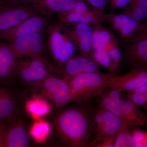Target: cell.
Instances as JSON below:
<instances>
[{"mask_svg":"<svg viewBox=\"0 0 147 147\" xmlns=\"http://www.w3.org/2000/svg\"><path fill=\"white\" fill-rule=\"evenodd\" d=\"M113 27L121 36L127 40L141 30L142 25L130 15L121 14L111 17Z\"/></svg>","mask_w":147,"mask_h":147,"instance_id":"17","label":"cell"},{"mask_svg":"<svg viewBox=\"0 0 147 147\" xmlns=\"http://www.w3.org/2000/svg\"><path fill=\"white\" fill-rule=\"evenodd\" d=\"M94 13L90 11L85 13L74 12L72 10L58 14V18L61 22L67 24L84 23L87 25L95 24L96 21Z\"/></svg>","mask_w":147,"mask_h":147,"instance_id":"22","label":"cell"},{"mask_svg":"<svg viewBox=\"0 0 147 147\" xmlns=\"http://www.w3.org/2000/svg\"><path fill=\"white\" fill-rule=\"evenodd\" d=\"M111 34L107 30L93 31L92 34V49L94 50H105L106 45L111 40Z\"/></svg>","mask_w":147,"mask_h":147,"instance_id":"26","label":"cell"},{"mask_svg":"<svg viewBox=\"0 0 147 147\" xmlns=\"http://www.w3.org/2000/svg\"><path fill=\"white\" fill-rule=\"evenodd\" d=\"M7 6L6 5L5 2L4 0H0V7H2Z\"/></svg>","mask_w":147,"mask_h":147,"instance_id":"38","label":"cell"},{"mask_svg":"<svg viewBox=\"0 0 147 147\" xmlns=\"http://www.w3.org/2000/svg\"><path fill=\"white\" fill-rule=\"evenodd\" d=\"M130 1V0H116L112 3L113 6L115 7H123L129 3Z\"/></svg>","mask_w":147,"mask_h":147,"instance_id":"37","label":"cell"},{"mask_svg":"<svg viewBox=\"0 0 147 147\" xmlns=\"http://www.w3.org/2000/svg\"><path fill=\"white\" fill-rule=\"evenodd\" d=\"M79 0H36L33 5L48 13H65L72 10Z\"/></svg>","mask_w":147,"mask_h":147,"instance_id":"20","label":"cell"},{"mask_svg":"<svg viewBox=\"0 0 147 147\" xmlns=\"http://www.w3.org/2000/svg\"><path fill=\"white\" fill-rule=\"evenodd\" d=\"M122 92L118 90L105 89L98 96V105L122 120Z\"/></svg>","mask_w":147,"mask_h":147,"instance_id":"19","label":"cell"},{"mask_svg":"<svg viewBox=\"0 0 147 147\" xmlns=\"http://www.w3.org/2000/svg\"><path fill=\"white\" fill-rule=\"evenodd\" d=\"M9 120H0V147H4L5 137Z\"/></svg>","mask_w":147,"mask_h":147,"instance_id":"31","label":"cell"},{"mask_svg":"<svg viewBox=\"0 0 147 147\" xmlns=\"http://www.w3.org/2000/svg\"><path fill=\"white\" fill-rule=\"evenodd\" d=\"M129 15L143 25L147 21V0H130Z\"/></svg>","mask_w":147,"mask_h":147,"instance_id":"24","label":"cell"},{"mask_svg":"<svg viewBox=\"0 0 147 147\" xmlns=\"http://www.w3.org/2000/svg\"><path fill=\"white\" fill-rule=\"evenodd\" d=\"M34 88H40L42 96L57 108L62 109L71 103L70 87L66 77H56L51 74Z\"/></svg>","mask_w":147,"mask_h":147,"instance_id":"5","label":"cell"},{"mask_svg":"<svg viewBox=\"0 0 147 147\" xmlns=\"http://www.w3.org/2000/svg\"><path fill=\"white\" fill-rule=\"evenodd\" d=\"M134 147H147V130L141 127H130Z\"/></svg>","mask_w":147,"mask_h":147,"instance_id":"29","label":"cell"},{"mask_svg":"<svg viewBox=\"0 0 147 147\" xmlns=\"http://www.w3.org/2000/svg\"><path fill=\"white\" fill-rule=\"evenodd\" d=\"M114 75L111 73L88 72L67 78L71 92V103L91 100L98 96L108 88Z\"/></svg>","mask_w":147,"mask_h":147,"instance_id":"2","label":"cell"},{"mask_svg":"<svg viewBox=\"0 0 147 147\" xmlns=\"http://www.w3.org/2000/svg\"><path fill=\"white\" fill-rule=\"evenodd\" d=\"M95 9L101 10L105 7L107 0H86Z\"/></svg>","mask_w":147,"mask_h":147,"instance_id":"35","label":"cell"},{"mask_svg":"<svg viewBox=\"0 0 147 147\" xmlns=\"http://www.w3.org/2000/svg\"><path fill=\"white\" fill-rule=\"evenodd\" d=\"M100 65L93 58L79 55L74 56L61 69L62 75L67 78L88 72H100Z\"/></svg>","mask_w":147,"mask_h":147,"instance_id":"13","label":"cell"},{"mask_svg":"<svg viewBox=\"0 0 147 147\" xmlns=\"http://www.w3.org/2000/svg\"><path fill=\"white\" fill-rule=\"evenodd\" d=\"M111 2H112V3H113L114 2H115V1H116V0H111Z\"/></svg>","mask_w":147,"mask_h":147,"instance_id":"40","label":"cell"},{"mask_svg":"<svg viewBox=\"0 0 147 147\" xmlns=\"http://www.w3.org/2000/svg\"><path fill=\"white\" fill-rule=\"evenodd\" d=\"M51 74L41 61L29 57L17 59L14 78L21 83L35 88Z\"/></svg>","mask_w":147,"mask_h":147,"instance_id":"6","label":"cell"},{"mask_svg":"<svg viewBox=\"0 0 147 147\" xmlns=\"http://www.w3.org/2000/svg\"><path fill=\"white\" fill-rule=\"evenodd\" d=\"M145 113H146V116H147V123H146V127L147 128V112H145Z\"/></svg>","mask_w":147,"mask_h":147,"instance_id":"39","label":"cell"},{"mask_svg":"<svg viewBox=\"0 0 147 147\" xmlns=\"http://www.w3.org/2000/svg\"><path fill=\"white\" fill-rule=\"evenodd\" d=\"M107 52L113 61L117 64L121 62L122 60V54L120 50L118 48L114 47Z\"/></svg>","mask_w":147,"mask_h":147,"instance_id":"32","label":"cell"},{"mask_svg":"<svg viewBox=\"0 0 147 147\" xmlns=\"http://www.w3.org/2000/svg\"><path fill=\"white\" fill-rule=\"evenodd\" d=\"M26 109L33 117L36 119L48 115L51 110V106L47 100L39 96L29 99L26 103Z\"/></svg>","mask_w":147,"mask_h":147,"instance_id":"21","label":"cell"},{"mask_svg":"<svg viewBox=\"0 0 147 147\" xmlns=\"http://www.w3.org/2000/svg\"><path fill=\"white\" fill-rule=\"evenodd\" d=\"M64 107L54 120L57 134L64 145L70 147H90L94 134L92 100L74 102Z\"/></svg>","mask_w":147,"mask_h":147,"instance_id":"1","label":"cell"},{"mask_svg":"<svg viewBox=\"0 0 147 147\" xmlns=\"http://www.w3.org/2000/svg\"><path fill=\"white\" fill-rule=\"evenodd\" d=\"M92 57L93 59L100 66L108 69L110 71V73L115 74V69L118 64L113 61L108 52L105 50H94Z\"/></svg>","mask_w":147,"mask_h":147,"instance_id":"27","label":"cell"},{"mask_svg":"<svg viewBox=\"0 0 147 147\" xmlns=\"http://www.w3.org/2000/svg\"><path fill=\"white\" fill-rule=\"evenodd\" d=\"M126 42L121 53L124 63L131 68L147 66V39Z\"/></svg>","mask_w":147,"mask_h":147,"instance_id":"12","label":"cell"},{"mask_svg":"<svg viewBox=\"0 0 147 147\" xmlns=\"http://www.w3.org/2000/svg\"><path fill=\"white\" fill-rule=\"evenodd\" d=\"M122 120L129 127H146L147 116L145 112L127 97L122 98Z\"/></svg>","mask_w":147,"mask_h":147,"instance_id":"16","label":"cell"},{"mask_svg":"<svg viewBox=\"0 0 147 147\" xmlns=\"http://www.w3.org/2000/svg\"><path fill=\"white\" fill-rule=\"evenodd\" d=\"M29 144L26 125L17 115L9 120L4 147H27Z\"/></svg>","mask_w":147,"mask_h":147,"instance_id":"11","label":"cell"},{"mask_svg":"<svg viewBox=\"0 0 147 147\" xmlns=\"http://www.w3.org/2000/svg\"><path fill=\"white\" fill-rule=\"evenodd\" d=\"M17 59L9 45L0 41V83L11 85L15 80Z\"/></svg>","mask_w":147,"mask_h":147,"instance_id":"14","label":"cell"},{"mask_svg":"<svg viewBox=\"0 0 147 147\" xmlns=\"http://www.w3.org/2000/svg\"><path fill=\"white\" fill-rule=\"evenodd\" d=\"M72 10L76 13H85L89 11L83 0H79Z\"/></svg>","mask_w":147,"mask_h":147,"instance_id":"34","label":"cell"},{"mask_svg":"<svg viewBox=\"0 0 147 147\" xmlns=\"http://www.w3.org/2000/svg\"><path fill=\"white\" fill-rule=\"evenodd\" d=\"M127 93V97L139 108L143 107L145 112H147V85Z\"/></svg>","mask_w":147,"mask_h":147,"instance_id":"28","label":"cell"},{"mask_svg":"<svg viewBox=\"0 0 147 147\" xmlns=\"http://www.w3.org/2000/svg\"><path fill=\"white\" fill-rule=\"evenodd\" d=\"M45 34L48 53L56 67L61 70L65 64L75 56V46L62 23L51 22L46 29Z\"/></svg>","mask_w":147,"mask_h":147,"instance_id":"4","label":"cell"},{"mask_svg":"<svg viewBox=\"0 0 147 147\" xmlns=\"http://www.w3.org/2000/svg\"><path fill=\"white\" fill-rule=\"evenodd\" d=\"M114 147H134L130 127L125 123L115 138Z\"/></svg>","mask_w":147,"mask_h":147,"instance_id":"25","label":"cell"},{"mask_svg":"<svg viewBox=\"0 0 147 147\" xmlns=\"http://www.w3.org/2000/svg\"><path fill=\"white\" fill-rule=\"evenodd\" d=\"M7 6H19L33 5L36 0H4Z\"/></svg>","mask_w":147,"mask_h":147,"instance_id":"33","label":"cell"},{"mask_svg":"<svg viewBox=\"0 0 147 147\" xmlns=\"http://www.w3.org/2000/svg\"><path fill=\"white\" fill-rule=\"evenodd\" d=\"M51 131L50 124L46 121L38 120L31 127L30 134L37 143H42L49 137Z\"/></svg>","mask_w":147,"mask_h":147,"instance_id":"23","label":"cell"},{"mask_svg":"<svg viewBox=\"0 0 147 147\" xmlns=\"http://www.w3.org/2000/svg\"><path fill=\"white\" fill-rule=\"evenodd\" d=\"M10 86L7 85L0 96V120H9L18 115L19 97Z\"/></svg>","mask_w":147,"mask_h":147,"instance_id":"18","label":"cell"},{"mask_svg":"<svg viewBox=\"0 0 147 147\" xmlns=\"http://www.w3.org/2000/svg\"><path fill=\"white\" fill-rule=\"evenodd\" d=\"M115 138L113 137L105 139L96 145L95 147H114Z\"/></svg>","mask_w":147,"mask_h":147,"instance_id":"36","label":"cell"},{"mask_svg":"<svg viewBox=\"0 0 147 147\" xmlns=\"http://www.w3.org/2000/svg\"><path fill=\"white\" fill-rule=\"evenodd\" d=\"M71 41L78 48L80 55L93 58L92 39L93 30L89 25L77 24L72 30H66Z\"/></svg>","mask_w":147,"mask_h":147,"instance_id":"15","label":"cell"},{"mask_svg":"<svg viewBox=\"0 0 147 147\" xmlns=\"http://www.w3.org/2000/svg\"><path fill=\"white\" fill-rule=\"evenodd\" d=\"M45 32L29 35L6 42L12 50L16 59L34 58L42 61L51 74L62 75L61 71L50 62L47 57L45 39Z\"/></svg>","mask_w":147,"mask_h":147,"instance_id":"3","label":"cell"},{"mask_svg":"<svg viewBox=\"0 0 147 147\" xmlns=\"http://www.w3.org/2000/svg\"><path fill=\"white\" fill-rule=\"evenodd\" d=\"M52 15H36L29 17L10 29L0 32V41H10L29 35L45 32L52 22Z\"/></svg>","mask_w":147,"mask_h":147,"instance_id":"7","label":"cell"},{"mask_svg":"<svg viewBox=\"0 0 147 147\" xmlns=\"http://www.w3.org/2000/svg\"><path fill=\"white\" fill-rule=\"evenodd\" d=\"M36 15H52L33 5L0 7V32L11 28L29 17Z\"/></svg>","mask_w":147,"mask_h":147,"instance_id":"8","label":"cell"},{"mask_svg":"<svg viewBox=\"0 0 147 147\" xmlns=\"http://www.w3.org/2000/svg\"><path fill=\"white\" fill-rule=\"evenodd\" d=\"M147 85V66L131 68L124 75L114 74L108 88L121 92L131 91Z\"/></svg>","mask_w":147,"mask_h":147,"instance_id":"10","label":"cell"},{"mask_svg":"<svg viewBox=\"0 0 147 147\" xmlns=\"http://www.w3.org/2000/svg\"><path fill=\"white\" fill-rule=\"evenodd\" d=\"M147 39V21L142 25L141 30L133 36L125 40L126 42H135Z\"/></svg>","mask_w":147,"mask_h":147,"instance_id":"30","label":"cell"},{"mask_svg":"<svg viewBox=\"0 0 147 147\" xmlns=\"http://www.w3.org/2000/svg\"><path fill=\"white\" fill-rule=\"evenodd\" d=\"M103 115L96 117L94 120V134L91 147L110 137H115L125 123L122 120L103 109Z\"/></svg>","mask_w":147,"mask_h":147,"instance_id":"9","label":"cell"}]
</instances>
